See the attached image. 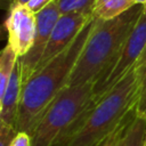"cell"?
<instances>
[{
	"instance_id": "obj_1",
	"label": "cell",
	"mask_w": 146,
	"mask_h": 146,
	"mask_svg": "<svg viewBox=\"0 0 146 146\" xmlns=\"http://www.w3.org/2000/svg\"><path fill=\"white\" fill-rule=\"evenodd\" d=\"M95 18L83 27L73 42L23 84L17 117V131L32 135L50 104L66 88L72 71L94 27Z\"/></svg>"
},
{
	"instance_id": "obj_2",
	"label": "cell",
	"mask_w": 146,
	"mask_h": 146,
	"mask_svg": "<svg viewBox=\"0 0 146 146\" xmlns=\"http://www.w3.org/2000/svg\"><path fill=\"white\" fill-rule=\"evenodd\" d=\"M140 72L132 68L112 90L91 103L80 123L62 146H100L133 112Z\"/></svg>"
},
{
	"instance_id": "obj_3",
	"label": "cell",
	"mask_w": 146,
	"mask_h": 146,
	"mask_svg": "<svg viewBox=\"0 0 146 146\" xmlns=\"http://www.w3.org/2000/svg\"><path fill=\"white\" fill-rule=\"evenodd\" d=\"M141 13L143 6L136 5L122 15L108 21H99L94 17V27L66 87L95 83L104 70L116 58Z\"/></svg>"
},
{
	"instance_id": "obj_4",
	"label": "cell",
	"mask_w": 146,
	"mask_h": 146,
	"mask_svg": "<svg viewBox=\"0 0 146 146\" xmlns=\"http://www.w3.org/2000/svg\"><path fill=\"white\" fill-rule=\"evenodd\" d=\"M95 83L66 87L35 127L32 146H62L80 123L94 99Z\"/></svg>"
},
{
	"instance_id": "obj_5",
	"label": "cell",
	"mask_w": 146,
	"mask_h": 146,
	"mask_svg": "<svg viewBox=\"0 0 146 146\" xmlns=\"http://www.w3.org/2000/svg\"><path fill=\"white\" fill-rule=\"evenodd\" d=\"M146 50V16L141 13L137 24L124 42L116 58L97 78L94 86V102L112 90L137 66Z\"/></svg>"
},
{
	"instance_id": "obj_6",
	"label": "cell",
	"mask_w": 146,
	"mask_h": 146,
	"mask_svg": "<svg viewBox=\"0 0 146 146\" xmlns=\"http://www.w3.org/2000/svg\"><path fill=\"white\" fill-rule=\"evenodd\" d=\"M8 44L23 57L32 48L36 32V14L26 5L14 2L8 7V15L5 22Z\"/></svg>"
},
{
	"instance_id": "obj_7",
	"label": "cell",
	"mask_w": 146,
	"mask_h": 146,
	"mask_svg": "<svg viewBox=\"0 0 146 146\" xmlns=\"http://www.w3.org/2000/svg\"><path fill=\"white\" fill-rule=\"evenodd\" d=\"M59 17L60 13L57 9L55 2L50 3L48 7H46L44 9L36 14V32L33 46L26 55L18 58L23 84L35 72L36 66L40 63L44 49L48 44L54 26Z\"/></svg>"
},
{
	"instance_id": "obj_8",
	"label": "cell",
	"mask_w": 146,
	"mask_h": 146,
	"mask_svg": "<svg viewBox=\"0 0 146 146\" xmlns=\"http://www.w3.org/2000/svg\"><path fill=\"white\" fill-rule=\"evenodd\" d=\"M91 19L92 16L81 14L60 15L57 23L54 26L48 44L44 49L40 63L36 66V70L42 68L52 58L63 52Z\"/></svg>"
},
{
	"instance_id": "obj_9",
	"label": "cell",
	"mask_w": 146,
	"mask_h": 146,
	"mask_svg": "<svg viewBox=\"0 0 146 146\" xmlns=\"http://www.w3.org/2000/svg\"><path fill=\"white\" fill-rule=\"evenodd\" d=\"M23 91V80L21 74L19 62L13 72L10 81L5 94L0 97V122L6 123L16 129L19 105ZM17 130V129H16Z\"/></svg>"
},
{
	"instance_id": "obj_10",
	"label": "cell",
	"mask_w": 146,
	"mask_h": 146,
	"mask_svg": "<svg viewBox=\"0 0 146 146\" xmlns=\"http://www.w3.org/2000/svg\"><path fill=\"white\" fill-rule=\"evenodd\" d=\"M136 5V0H96L92 17L99 21H108L122 15Z\"/></svg>"
},
{
	"instance_id": "obj_11",
	"label": "cell",
	"mask_w": 146,
	"mask_h": 146,
	"mask_svg": "<svg viewBox=\"0 0 146 146\" xmlns=\"http://www.w3.org/2000/svg\"><path fill=\"white\" fill-rule=\"evenodd\" d=\"M18 56L7 43L0 55V97L5 94L13 72L17 65Z\"/></svg>"
},
{
	"instance_id": "obj_12",
	"label": "cell",
	"mask_w": 146,
	"mask_h": 146,
	"mask_svg": "<svg viewBox=\"0 0 146 146\" xmlns=\"http://www.w3.org/2000/svg\"><path fill=\"white\" fill-rule=\"evenodd\" d=\"M145 133L146 120L137 117L135 114L125 128L121 146H145Z\"/></svg>"
},
{
	"instance_id": "obj_13",
	"label": "cell",
	"mask_w": 146,
	"mask_h": 146,
	"mask_svg": "<svg viewBox=\"0 0 146 146\" xmlns=\"http://www.w3.org/2000/svg\"><path fill=\"white\" fill-rule=\"evenodd\" d=\"M54 2L60 15L81 14L92 16L96 0H55Z\"/></svg>"
},
{
	"instance_id": "obj_14",
	"label": "cell",
	"mask_w": 146,
	"mask_h": 146,
	"mask_svg": "<svg viewBox=\"0 0 146 146\" xmlns=\"http://www.w3.org/2000/svg\"><path fill=\"white\" fill-rule=\"evenodd\" d=\"M140 80H139V90L138 98L135 107V114L137 117L146 120V55L138 63Z\"/></svg>"
},
{
	"instance_id": "obj_15",
	"label": "cell",
	"mask_w": 146,
	"mask_h": 146,
	"mask_svg": "<svg viewBox=\"0 0 146 146\" xmlns=\"http://www.w3.org/2000/svg\"><path fill=\"white\" fill-rule=\"evenodd\" d=\"M135 115V112L107 138V139H105L104 141H103V144L100 145V146H121L122 145V137H123V133H124V131H125V128H127V125L129 124V122H130V120L132 119V116Z\"/></svg>"
},
{
	"instance_id": "obj_16",
	"label": "cell",
	"mask_w": 146,
	"mask_h": 146,
	"mask_svg": "<svg viewBox=\"0 0 146 146\" xmlns=\"http://www.w3.org/2000/svg\"><path fill=\"white\" fill-rule=\"evenodd\" d=\"M17 132L15 128L0 122V146H10Z\"/></svg>"
},
{
	"instance_id": "obj_17",
	"label": "cell",
	"mask_w": 146,
	"mask_h": 146,
	"mask_svg": "<svg viewBox=\"0 0 146 146\" xmlns=\"http://www.w3.org/2000/svg\"><path fill=\"white\" fill-rule=\"evenodd\" d=\"M10 146H32V137L27 132L18 131Z\"/></svg>"
},
{
	"instance_id": "obj_18",
	"label": "cell",
	"mask_w": 146,
	"mask_h": 146,
	"mask_svg": "<svg viewBox=\"0 0 146 146\" xmlns=\"http://www.w3.org/2000/svg\"><path fill=\"white\" fill-rule=\"evenodd\" d=\"M55 0H29V2L26 3L35 14H38L39 11H41L42 9H44L46 7H48L50 3H52Z\"/></svg>"
},
{
	"instance_id": "obj_19",
	"label": "cell",
	"mask_w": 146,
	"mask_h": 146,
	"mask_svg": "<svg viewBox=\"0 0 146 146\" xmlns=\"http://www.w3.org/2000/svg\"><path fill=\"white\" fill-rule=\"evenodd\" d=\"M14 2H19V3H27L29 0H9V5L14 3Z\"/></svg>"
},
{
	"instance_id": "obj_20",
	"label": "cell",
	"mask_w": 146,
	"mask_h": 146,
	"mask_svg": "<svg viewBox=\"0 0 146 146\" xmlns=\"http://www.w3.org/2000/svg\"><path fill=\"white\" fill-rule=\"evenodd\" d=\"M136 2H137V5H141V6H144V5L146 3V0H136Z\"/></svg>"
},
{
	"instance_id": "obj_21",
	"label": "cell",
	"mask_w": 146,
	"mask_h": 146,
	"mask_svg": "<svg viewBox=\"0 0 146 146\" xmlns=\"http://www.w3.org/2000/svg\"><path fill=\"white\" fill-rule=\"evenodd\" d=\"M143 14H144V15L146 16V3H145V5L143 6Z\"/></svg>"
},
{
	"instance_id": "obj_22",
	"label": "cell",
	"mask_w": 146,
	"mask_h": 146,
	"mask_svg": "<svg viewBox=\"0 0 146 146\" xmlns=\"http://www.w3.org/2000/svg\"><path fill=\"white\" fill-rule=\"evenodd\" d=\"M145 146H146V133H145Z\"/></svg>"
},
{
	"instance_id": "obj_23",
	"label": "cell",
	"mask_w": 146,
	"mask_h": 146,
	"mask_svg": "<svg viewBox=\"0 0 146 146\" xmlns=\"http://www.w3.org/2000/svg\"><path fill=\"white\" fill-rule=\"evenodd\" d=\"M145 55H146V50H145V52H144V55H143V56H145ZM141 58H143V57H141Z\"/></svg>"
}]
</instances>
